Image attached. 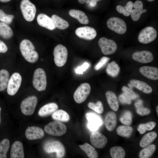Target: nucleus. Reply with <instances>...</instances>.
I'll list each match as a JSON object with an SVG mask.
<instances>
[{
	"mask_svg": "<svg viewBox=\"0 0 158 158\" xmlns=\"http://www.w3.org/2000/svg\"><path fill=\"white\" fill-rule=\"evenodd\" d=\"M32 42L27 39L23 40L20 44V49L23 56L28 62L30 63L36 62L38 59L37 52Z\"/></svg>",
	"mask_w": 158,
	"mask_h": 158,
	"instance_id": "obj_1",
	"label": "nucleus"
},
{
	"mask_svg": "<svg viewBox=\"0 0 158 158\" xmlns=\"http://www.w3.org/2000/svg\"><path fill=\"white\" fill-rule=\"evenodd\" d=\"M34 87L39 91L45 90L47 85V78L46 73L42 68L36 69L34 73L32 80Z\"/></svg>",
	"mask_w": 158,
	"mask_h": 158,
	"instance_id": "obj_2",
	"label": "nucleus"
},
{
	"mask_svg": "<svg viewBox=\"0 0 158 158\" xmlns=\"http://www.w3.org/2000/svg\"><path fill=\"white\" fill-rule=\"evenodd\" d=\"M44 131L48 134L54 136H60L64 134L67 131L66 125L59 121L51 122L44 127Z\"/></svg>",
	"mask_w": 158,
	"mask_h": 158,
	"instance_id": "obj_3",
	"label": "nucleus"
},
{
	"mask_svg": "<svg viewBox=\"0 0 158 158\" xmlns=\"http://www.w3.org/2000/svg\"><path fill=\"white\" fill-rule=\"evenodd\" d=\"M20 8L24 19L31 22L35 18L36 12L35 6L29 0H22L20 4Z\"/></svg>",
	"mask_w": 158,
	"mask_h": 158,
	"instance_id": "obj_4",
	"label": "nucleus"
},
{
	"mask_svg": "<svg viewBox=\"0 0 158 158\" xmlns=\"http://www.w3.org/2000/svg\"><path fill=\"white\" fill-rule=\"evenodd\" d=\"M53 54L55 64L59 67H62L66 63L68 57V51L66 47L61 44L57 45L55 47Z\"/></svg>",
	"mask_w": 158,
	"mask_h": 158,
	"instance_id": "obj_5",
	"label": "nucleus"
},
{
	"mask_svg": "<svg viewBox=\"0 0 158 158\" xmlns=\"http://www.w3.org/2000/svg\"><path fill=\"white\" fill-rule=\"evenodd\" d=\"M44 151L48 153L55 152L57 158L63 157L65 154V149L63 145L57 141H52L46 142L44 146Z\"/></svg>",
	"mask_w": 158,
	"mask_h": 158,
	"instance_id": "obj_6",
	"label": "nucleus"
},
{
	"mask_svg": "<svg viewBox=\"0 0 158 158\" xmlns=\"http://www.w3.org/2000/svg\"><path fill=\"white\" fill-rule=\"evenodd\" d=\"M37 102V98L35 96H30L24 99L20 104L22 113L27 116L32 115L35 111Z\"/></svg>",
	"mask_w": 158,
	"mask_h": 158,
	"instance_id": "obj_7",
	"label": "nucleus"
},
{
	"mask_svg": "<svg viewBox=\"0 0 158 158\" xmlns=\"http://www.w3.org/2000/svg\"><path fill=\"white\" fill-rule=\"evenodd\" d=\"M91 87L87 83L81 84L76 89L73 94V98L75 101L78 104L84 102L90 94Z\"/></svg>",
	"mask_w": 158,
	"mask_h": 158,
	"instance_id": "obj_8",
	"label": "nucleus"
},
{
	"mask_svg": "<svg viewBox=\"0 0 158 158\" xmlns=\"http://www.w3.org/2000/svg\"><path fill=\"white\" fill-rule=\"evenodd\" d=\"M107 24L108 28L118 34H123L126 31V23L122 19L118 18L113 17L109 18Z\"/></svg>",
	"mask_w": 158,
	"mask_h": 158,
	"instance_id": "obj_9",
	"label": "nucleus"
},
{
	"mask_svg": "<svg viewBox=\"0 0 158 158\" xmlns=\"http://www.w3.org/2000/svg\"><path fill=\"white\" fill-rule=\"evenodd\" d=\"M157 32L152 27H146L142 30L139 33L138 40L142 43L147 44L153 41L157 36Z\"/></svg>",
	"mask_w": 158,
	"mask_h": 158,
	"instance_id": "obj_10",
	"label": "nucleus"
},
{
	"mask_svg": "<svg viewBox=\"0 0 158 158\" xmlns=\"http://www.w3.org/2000/svg\"><path fill=\"white\" fill-rule=\"evenodd\" d=\"M22 78L18 73H14L9 79L7 91L8 94L11 96L14 95L18 90L21 85Z\"/></svg>",
	"mask_w": 158,
	"mask_h": 158,
	"instance_id": "obj_11",
	"label": "nucleus"
},
{
	"mask_svg": "<svg viewBox=\"0 0 158 158\" xmlns=\"http://www.w3.org/2000/svg\"><path fill=\"white\" fill-rule=\"evenodd\" d=\"M98 44L102 53L105 55L114 54L117 49V45L114 41L104 37L99 39Z\"/></svg>",
	"mask_w": 158,
	"mask_h": 158,
	"instance_id": "obj_12",
	"label": "nucleus"
},
{
	"mask_svg": "<svg viewBox=\"0 0 158 158\" xmlns=\"http://www.w3.org/2000/svg\"><path fill=\"white\" fill-rule=\"evenodd\" d=\"M85 117L88 121L87 127L92 131L97 130L103 123L100 116L92 112H88L85 114Z\"/></svg>",
	"mask_w": 158,
	"mask_h": 158,
	"instance_id": "obj_13",
	"label": "nucleus"
},
{
	"mask_svg": "<svg viewBox=\"0 0 158 158\" xmlns=\"http://www.w3.org/2000/svg\"><path fill=\"white\" fill-rule=\"evenodd\" d=\"M92 144L95 147L101 149L105 146L108 142L107 138L100 132L94 131L90 136Z\"/></svg>",
	"mask_w": 158,
	"mask_h": 158,
	"instance_id": "obj_14",
	"label": "nucleus"
},
{
	"mask_svg": "<svg viewBox=\"0 0 158 158\" xmlns=\"http://www.w3.org/2000/svg\"><path fill=\"white\" fill-rule=\"evenodd\" d=\"M76 35L79 37L88 40L94 39L97 35V32L93 28L88 26L80 27L75 31Z\"/></svg>",
	"mask_w": 158,
	"mask_h": 158,
	"instance_id": "obj_15",
	"label": "nucleus"
},
{
	"mask_svg": "<svg viewBox=\"0 0 158 158\" xmlns=\"http://www.w3.org/2000/svg\"><path fill=\"white\" fill-rule=\"evenodd\" d=\"M44 135L43 130L41 128L35 126L28 127L25 132V135L27 138L30 140L41 139Z\"/></svg>",
	"mask_w": 158,
	"mask_h": 158,
	"instance_id": "obj_16",
	"label": "nucleus"
},
{
	"mask_svg": "<svg viewBox=\"0 0 158 158\" xmlns=\"http://www.w3.org/2000/svg\"><path fill=\"white\" fill-rule=\"evenodd\" d=\"M132 58L135 61L142 63L152 62L153 59L152 54L147 51H137L133 53Z\"/></svg>",
	"mask_w": 158,
	"mask_h": 158,
	"instance_id": "obj_17",
	"label": "nucleus"
},
{
	"mask_svg": "<svg viewBox=\"0 0 158 158\" xmlns=\"http://www.w3.org/2000/svg\"><path fill=\"white\" fill-rule=\"evenodd\" d=\"M140 73L149 79L156 80L158 79V69L153 66H143L139 69Z\"/></svg>",
	"mask_w": 158,
	"mask_h": 158,
	"instance_id": "obj_18",
	"label": "nucleus"
},
{
	"mask_svg": "<svg viewBox=\"0 0 158 158\" xmlns=\"http://www.w3.org/2000/svg\"><path fill=\"white\" fill-rule=\"evenodd\" d=\"M37 21L41 26L50 30H53L56 27L51 18L43 13L40 14L37 16Z\"/></svg>",
	"mask_w": 158,
	"mask_h": 158,
	"instance_id": "obj_19",
	"label": "nucleus"
},
{
	"mask_svg": "<svg viewBox=\"0 0 158 158\" xmlns=\"http://www.w3.org/2000/svg\"><path fill=\"white\" fill-rule=\"evenodd\" d=\"M11 158H23L24 157L23 147L22 143L16 141L12 144L10 152Z\"/></svg>",
	"mask_w": 158,
	"mask_h": 158,
	"instance_id": "obj_20",
	"label": "nucleus"
},
{
	"mask_svg": "<svg viewBox=\"0 0 158 158\" xmlns=\"http://www.w3.org/2000/svg\"><path fill=\"white\" fill-rule=\"evenodd\" d=\"M104 122L107 130L110 131L113 130L117 124V118L115 113L112 111L108 112L105 116Z\"/></svg>",
	"mask_w": 158,
	"mask_h": 158,
	"instance_id": "obj_21",
	"label": "nucleus"
},
{
	"mask_svg": "<svg viewBox=\"0 0 158 158\" xmlns=\"http://www.w3.org/2000/svg\"><path fill=\"white\" fill-rule=\"evenodd\" d=\"M58 105L55 103H50L42 106L38 112V115L41 117H45L49 115L58 109Z\"/></svg>",
	"mask_w": 158,
	"mask_h": 158,
	"instance_id": "obj_22",
	"label": "nucleus"
},
{
	"mask_svg": "<svg viewBox=\"0 0 158 158\" xmlns=\"http://www.w3.org/2000/svg\"><path fill=\"white\" fill-rule=\"evenodd\" d=\"M106 96L107 102L111 109L114 111H118L119 105L116 94L113 92L108 91L106 92Z\"/></svg>",
	"mask_w": 158,
	"mask_h": 158,
	"instance_id": "obj_23",
	"label": "nucleus"
},
{
	"mask_svg": "<svg viewBox=\"0 0 158 158\" xmlns=\"http://www.w3.org/2000/svg\"><path fill=\"white\" fill-rule=\"evenodd\" d=\"M69 15L77 19L81 24H87L89 23L88 18L83 11L78 10L71 9L69 11Z\"/></svg>",
	"mask_w": 158,
	"mask_h": 158,
	"instance_id": "obj_24",
	"label": "nucleus"
},
{
	"mask_svg": "<svg viewBox=\"0 0 158 158\" xmlns=\"http://www.w3.org/2000/svg\"><path fill=\"white\" fill-rule=\"evenodd\" d=\"M130 84L143 92L150 94L152 91V88L147 83L137 80L133 79L130 81Z\"/></svg>",
	"mask_w": 158,
	"mask_h": 158,
	"instance_id": "obj_25",
	"label": "nucleus"
},
{
	"mask_svg": "<svg viewBox=\"0 0 158 158\" xmlns=\"http://www.w3.org/2000/svg\"><path fill=\"white\" fill-rule=\"evenodd\" d=\"M157 137V134L154 131L149 133L145 134L141 139L140 142V146L141 147H145L153 142Z\"/></svg>",
	"mask_w": 158,
	"mask_h": 158,
	"instance_id": "obj_26",
	"label": "nucleus"
},
{
	"mask_svg": "<svg viewBox=\"0 0 158 158\" xmlns=\"http://www.w3.org/2000/svg\"><path fill=\"white\" fill-rule=\"evenodd\" d=\"M52 117L56 121L67 122L70 119V116L68 113L62 109L56 110L52 114Z\"/></svg>",
	"mask_w": 158,
	"mask_h": 158,
	"instance_id": "obj_27",
	"label": "nucleus"
},
{
	"mask_svg": "<svg viewBox=\"0 0 158 158\" xmlns=\"http://www.w3.org/2000/svg\"><path fill=\"white\" fill-rule=\"evenodd\" d=\"M80 148L84 151L90 158H97L98 156L97 152L95 149L89 144L85 143L79 145Z\"/></svg>",
	"mask_w": 158,
	"mask_h": 158,
	"instance_id": "obj_28",
	"label": "nucleus"
},
{
	"mask_svg": "<svg viewBox=\"0 0 158 158\" xmlns=\"http://www.w3.org/2000/svg\"><path fill=\"white\" fill-rule=\"evenodd\" d=\"M51 19L56 27L59 29L64 30L69 26L67 21L56 15H53Z\"/></svg>",
	"mask_w": 158,
	"mask_h": 158,
	"instance_id": "obj_29",
	"label": "nucleus"
},
{
	"mask_svg": "<svg viewBox=\"0 0 158 158\" xmlns=\"http://www.w3.org/2000/svg\"><path fill=\"white\" fill-rule=\"evenodd\" d=\"M13 31L11 27L7 24L0 22V36L2 37L8 39L13 35Z\"/></svg>",
	"mask_w": 158,
	"mask_h": 158,
	"instance_id": "obj_30",
	"label": "nucleus"
},
{
	"mask_svg": "<svg viewBox=\"0 0 158 158\" xmlns=\"http://www.w3.org/2000/svg\"><path fill=\"white\" fill-rule=\"evenodd\" d=\"M9 74L5 69L0 70V91L7 88L9 80Z\"/></svg>",
	"mask_w": 158,
	"mask_h": 158,
	"instance_id": "obj_31",
	"label": "nucleus"
},
{
	"mask_svg": "<svg viewBox=\"0 0 158 158\" xmlns=\"http://www.w3.org/2000/svg\"><path fill=\"white\" fill-rule=\"evenodd\" d=\"M133 130L132 127L129 125H121L117 128L116 132L119 136L129 138L131 135Z\"/></svg>",
	"mask_w": 158,
	"mask_h": 158,
	"instance_id": "obj_32",
	"label": "nucleus"
},
{
	"mask_svg": "<svg viewBox=\"0 0 158 158\" xmlns=\"http://www.w3.org/2000/svg\"><path fill=\"white\" fill-rule=\"evenodd\" d=\"M156 149L155 145L151 144L145 147L140 152V158H148L151 157L154 152Z\"/></svg>",
	"mask_w": 158,
	"mask_h": 158,
	"instance_id": "obj_33",
	"label": "nucleus"
},
{
	"mask_svg": "<svg viewBox=\"0 0 158 158\" xmlns=\"http://www.w3.org/2000/svg\"><path fill=\"white\" fill-rule=\"evenodd\" d=\"M106 71L108 75L112 77H115L119 73L120 68L115 61H113L108 64Z\"/></svg>",
	"mask_w": 158,
	"mask_h": 158,
	"instance_id": "obj_34",
	"label": "nucleus"
},
{
	"mask_svg": "<svg viewBox=\"0 0 158 158\" xmlns=\"http://www.w3.org/2000/svg\"><path fill=\"white\" fill-rule=\"evenodd\" d=\"M110 155L113 158H123L125 156V152L120 146H114L110 150Z\"/></svg>",
	"mask_w": 158,
	"mask_h": 158,
	"instance_id": "obj_35",
	"label": "nucleus"
},
{
	"mask_svg": "<svg viewBox=\"0 0 158 158\" xmlns=\"http://www.w3.org/2000/svg\"><path fill=\"white\" fill-rule=\"evenodd\" d=\"M133 3L131 1L128 2L124 6L118 5L116 7L117 11L120 13H123L124 16H128L130 14L133 7Z\"/></svg>",
	"mask_w": 158,
	"mask_h": 158,
	"instance_id": "obj_36",
	"label": "nucleus"
},
{
	"mask_svg": "<svg viewBox=\"0 0 158 158\" xmlns=\"http://www.w3.org/2000/svg\"><path fill=\"white\" fill-rule=\"evenodd\" d=\"M10 147V142L7 139L3 140L0 142V158H6Z\"/></svg>",
	"mask_w": 158,
	"mask_h": 158,
	"instance_id": "obj_37",
	"label": "nucleus"
},
{
	"mask_svg": "<svg viewBox=\"0 0 158 158\" xmlns=\"http://www.w3.org/2000/svg\"><path fill=\"white\" fill-rule=\"evenodd\" d=\"M156 123L154 121H150L145 123L140 124L138 126L137 129L140 134L145 133L147 130H151L156 126Z\"/></svg>",
	"mask_w": 158,
	"mask_h": 158,
	"instance_id": "obj_38",
	"label": "nucleus"
},
{
	"mask_svg": "<svg viewBox=\"0 0 158 158\" xmlns=\"http://www.w3.org/2000/svg\"><path fill=\"white\" fill-rule=\"evenodd\" d=\"M119 120L124 125H130L132 123L131 113L129 111H126L120 117Z\"/></svg>",
	"mask_w": 158,
	"mask_h": 158,
	"instance_id": "obj_39",
	"label": "nucleus"
},
{
	"mask_svg": "<svg viewBox=\"0 0 158 158\" xmlns=\"http://www.w3.org/2000/svg\"><path fill=\"white\" fill-rule=\"evenodd\" d=\"M88 107L99 114H102L103 111V105L101 102L100 101H98L96 103L90 102L88 104Z\"/></svg>",
	"mask_w": 158,
	"mask_h": 158,
	"instance_id": "obj_40",
	"label": "nucleus"
},
{
	"mask_svg": "<svg viewBox=\"0 0 158 158\" xmlns=\"http://www.w3.org/2000/svg\"><path fill=\"white\" fill-rule=\"evenodd\" d=\"M14 18L13 15L5 13L0 9V21L7 24H11Z\"/></svg>",
	"mask_w": 158,
	"mask_h": 158,
	"instance_id": "obj_41",
	"label": "nucleus"
},
{
	"mask_svg": "<svg viewBox=\"0 0 158 158\" xmlns=\"http://www.w3.org/2000/svg\"><path fill=\"white\" fill-rule=\"evenodd\" d=\"M147 11V10L146 9H143L141 11L136 9H132L130 14L132 19L135 21L138 20L140 18L141 14Z\"/></svg>",
	"mask_w": 158,
	"mask_h": 158,
	"instance_id": "obj_42",
	"label": "nucleus"
},
{
	"mask_svg": "<svg viewBox=\"0 0 158 158\" xmlns=\"http://www.w3.org/2000/svg\"><path fill=\"white\" fill-rule=\"evenodd\" d=\"M120 101L122 104H130L131 103V98L128 94L124 92L119 97Z\"/></svg>",
	"mask_w": 158,
	"mask_h": 158,
	"instance_id": "obj_43",
	"label": "nucleus"
},
{
	"mask_svg": "<svg viewBox=\"0 0 158 158\" xmlns=\"http://www.w3.org/2000/svg\"><path fill=\"white\" fill-rule=\"evenodd\" d=\"M122 90L124 92L128 94L131 97V99H135L138 97V95L132 91L131 89L126 86H123Z\"/></svg>",
	"mask_w": 158,
	"mask_h": 158,
	"instance_id": "obj_44",
	"label": "nucleus"
},
{
	"mask_svg": "<svg viewBox=\"0 0 158 158\" xmlns=\"http://www.w3.org/2000/svg\"><path fill=\"white\" fill-rule=\"evenodd\" d=\"M110 59V58L106 56L102 57L99 61L95 65V69L96 70H99Z\"/></svg>",
	"mask_w": 158,
	"mask_h": 158,
	"instance_id": "obj_45",
	"label": "nucleus"
},
{
	"mask_svg": "<svg viewBox=\"0 0 158 158\" xmlns=\"http://www.w3.org/2000/svg\"><path fill=\"white\" fill-rule=\"evenodd\" d=\"M90 64L89 63L85 62L80 66H78L75 69V71L76 73L83 74L89 67Z\"/></svg>",
	"mask_w": 158,
	"mask_h": 158,
	"instance_id": "obj_46",
	"label": "nucleus"
},
{
	"mask_svg": "<svg viewBox=\"0 0 158 158\" xmlns=\"http://www.w3.org/2000/svg\"><path fill=\"white\" fill-rule=\"evenodd\" d=\"M136 112L139 115L144 116L149 115L150 113V110L148 108L143 106L137 108Z\"/></svg>",
	"mask_w": 158,
	"mask_h": 158,
	"instance_id": "obj_47",
	"label": "nucleus"
},
{
	"mask_svg": "<svg viewBox=\"0 0 158 158\" xmlns=\"http://www.w3.org/2000/svg\"><path fill=\"white\" fill-rule=\"evenodd\" d=\"M133 7L136 10H143V3L141 1L137 0L133 4Z\"/></svg>",
	"mask_w": 158,
	"mask_h": 158,
	"instance_id": "obj_48",
	"label": "nucleus"
},
{
	"mask_svg": "<svg viewBox=\"0 0 158 158\" xmlns=\"http://www.w3.org/2000/svg\"><path fill=\"white\" fill-rule=\"evenodd\" d=\"M8 50V47L5 43L0 40V53H5Z\"/></svg>",
	"mask_w": 158,
	"mask_h": 158,
	"instance_id": "obj_49",
	"label": "nucleus"
},
{
	"mask_svg": "<svg viewBox=\"0 0 158 158\" xmlns=\"http://www.w3.org/2000/svg\"><path fill=\"white\" fill-rule=\"evenodd\" d=\"M134 105L137 109L143 107V101L141 99H139L136 101Z\"/></svg>",
	"mask_w": 158,
	"mask_h": 158,
	"instance_id": "obj_50",
	"label": "nucleus"
},
{
	"mask_svg": "<svg viewBox=\"0 0 158 158\" xmlns=\"http://www.w3.org/2000/svg\"><path fill=\"white\" fill-rule=\"evenodd\" d=\"M102 0H90V5L92 7L95 6L97 4V2Z\"/></svg>",
	"mask_w": 158,
	"mask_h": 158,
	"instance_id": "obj_51",
	"label": "nucleus"
},
{
	"mask_svg": "<svg viewBox=\"0 0 158 158\" xmlns=\"http://www.w3.org/2000/svg\"><path fill=\"white\" fill-rule=\"evenodd\" d=\"M78 1L81 4H83L84 3L88 4L90 2V0H78Z\"/></svg>",
	"mask_w": 158,
	"mask_h": 158,
	"instance_id": "obj_52",
	"label": "nucleus"
},
{
	"mask_svg": "<svg viewBox=\"0 0 158 158\" xmlns=\"http://www.w3.org/2000/svg\"><path fill=\"white\" fill-rule=\"evenodd\" d=\"M11 0H0V1L2 2H6L10 1Z\"/></svg>",
	"mask_w": 158,
	"mask_h": 158,
	"instance_id": "obj_53",
	"label": "nucleus"
},
{
	"mask_svg": "<svg viewBox=\"0 0 158 158\" xmlns=\"http://www.w3.org/2000/svg\"><path fill=\"white\" fill-rule=\"evenodd\" d=\"M128 86L130 88V89H132L133 88V85L131 84L130 83H129V84H128Z\"/></svg>",
	"mask_w": 158,
	"mask_h": 158,
	"instance_id": "obj_54",
	"label": "nucleus"
},
{
	"mask_svg": "<svg viewBox=\"0 0 158 158\" xmlns=\"http://www.w3.org/2000/svg\"><path fill=\"white\" fill-rule=\"evenodd\" d=\"M158 106H157L156 108V112H157V116H158Z\"/></svg>",
	"mask_w": 158,
	"mask_h": 158,
	"instance_id": "obj_55",
	"label": "nucleus"
},
{
	"mask_svg": "<svg viewBox=\"0 0 158 158\" xmlns=\"http://www.w3.org/2000/svg\"><path fill=\"white\" fill-rule=\"evenodd\" d=\"M147 0L151 2V1H153L154 0Z\"/></svg>",
	"mask_w": 158,
	"mask_h": 158,
	"instance_id": "obj_56",
	"label": "nucleus"
},
{
	"mask_svg": "<svg viewBox=\"0 0 158 158\" xmlns=\"http://www.w3.org/2000/svg\"><path fill=\"white\" fill-rule=\"evenodd\" d=\"M1 108L0 107V123L1 122L0 113H1Z\"/></svg>",
	"mask_w": 158,
	"mask_h": 158,
	"instance_id": "obj_57",
	"label": "nucleus"
}]
</instances>
